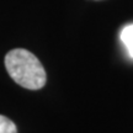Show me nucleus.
I'll list each match as a JSON object with an SVG mask.
<instances>
[{
	"mask_svg": "<svg viewBox=\"0 0 133 133\" xmlns=\"http://www.w3.org/2000/svg\"><path fill=\"white\" fill-rule=\"evenodd\" d=\"M5 68L15 83L29 90L44 86L47 75L38 58L27 49L16 48L5 56Z\"/></svg>",
	"mask_w": 133,
	"mask_h": 133,
	"instance_id": "f257e3e1",
	"label": "nucleus"
},
{
	"mask_svg": "<svg viewBox=\"0 0 133 133\" xmlns=\"http://www.w3.org/2000/svg\"><path fill=\"white\" fill-rule=\"evenodd\" d=\"M121 41L126 46L129 56L133 58V24L124 26L121 31Z\"/></svg>",
	"mask_w": 133,
	"mask_h": 133,
	"instance_id": "f03ea898",
	"label": "nucleus"
},
{
	"mask_svg": "<svg viewBox=\"0 0 133 133\" xmlns=\"http://www.w3.org/2000/svg\"><path fill=\"white\" fill-rule=\"evenodd\" d=\"M0 133H17L14 122L3 115H0Z\"/></svg>",
	"mask_w": 133,
	"mask_h": 133,
	"instance_id": "7ed1b4c3",
	"label": "nucleus"
}]
</instances>
